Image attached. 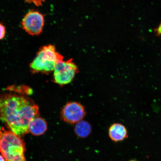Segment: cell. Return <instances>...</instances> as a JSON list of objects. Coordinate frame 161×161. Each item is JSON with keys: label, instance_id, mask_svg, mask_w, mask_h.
Returning <instances> with one entry per match:
<instances>
[{"label": "cell", "instance_id": "9", "mask_svg": "<svg viewBox=\"0 0 161 161\" xmlns=\"http://www.w3.org/2000/svg\"><path fill=\"white\" fill-rule=\"evenodd\" d=\"M75 124L74 131L78 137L85 138L91 134L92 127L89 122L82 120Z\"/></svg>", "mask_w": 161, "mask_h": 161}, {"label": "cell", "instance_id": "14", "mask_svg": "<svg viewBox=\"0 0 161 161\" xmlns=\"http://www.w3.org/2000/svg\"><path fill=\"white\" fill-rule=\"evenodd\" d=\"M129 161H137L136 160H134V159H132V160H130Z\"/></svg>", "mask_w": 161, "mask_h": 161}, {"label": "cell", "instance_id": "11", "mask_svg": "<svg viewBox=\"0 0 161 161\" xmlns=\"http://www.w3.org/2000/svg\"><path fill=\"white\" fill-rule=\"evenodd\" d=\"M6 34V29L4 26L0 23V40L3 39Z\"/></svg>", "mask_w": 161, "mask_h": 161}, {"label": "cell", "instance_id": "6", "mask_svg": "<svg viewBox=\"0 0 161 161\" xmlns=\"http://www.w3.org/2000/svg\"><path fill=\"white\" fill-rule=\"evenodd\" d=\"M86 115L85 108L76 102H68L61 112L62 119L70 124H74L82 120Z\"/></svg>", "mask_w": 161, "mask_h": 161}, {"label": "cell", "instance_id": "4", "mask_svg": "<svg viewBox=\"0 0 161 161\" xmlns=\"http://www.w3.org/2000/svg\"><path fill=\"white\" fill-rule=\"evenodd\" d=\"M78 72L77 66L72 59L59 60L54 70L53 81L60 86L66 85L72 82Z\"/></svg>", "mask_w": 161, "mask_h": 161}, {"label": "cell", "instance_id": "7", "mask_svg": "<svg viewBox=\"0 0 161 161\" xmlns=\"http://www.w3.org/2000/svg\"><path fill=\"white\" fill-rule=\"evenodd\" d=\"M108 134L110 139L114 142H121L128 136L125 126L119 123L112 125L108 129Z\"/></svg>", "mask_w": 161, "mask_h": 161}, {"label": "cell", "instance_id": "12", "mask_svg": "<svg viewBox=\"0 0 161 161\" xmlns=\"http://www.w3.org/2000/svg\"><path fill=\"white\" fill-rule=\"evenodd\" d=\"M154 31L156 35L158 36H161V22L158 27L154 30Z\"/></svg>", "mask_w": 161, "mask_h": 161}, {"label": "cell", "instance_id": "3", "mask_svg": "<svg viewBox=\"0 0 161 161\" xmlns=\"http://www.w3.org/2000/svg\"><path fill=\"white\" fill-rule=\"evenodd\" d=\"M63 59V56L56 52L55 46H43L30 64V69L33 73L49 74L54 71L58 61Z\"/></svg>", "mask_w": 161, "mask_h": 161}, {"label": "cell", "instance_id": "1", "mask_svg": "<svg viewBox=\"0 0 161 161\" xmlns=\"http://www.w3.org/2000/svg\"><path fill=\"white\" fill-rule=\"evenodd\" d=\"M38 106L23 96H0V119L10 130L21 137L29 132L31 121L39 114Z\"/></svg>", "mask_w": 161, "mask_h": 161}, {"label": "cell", "instance_id": "10", "mask_svg": "<svg viewBox=\"0 0 161 161\" xmlns=\"http://www.w3.org/2000/svg\"><path fill=\"white\" fill-rule=\"evenodd\" d=\"M26 3H33L37 7L42 6V3L45 2V0H25Z\"/></svg>", "mask_w": 161, "mask_h": 161}, {"label": "cell", "instance_id": "13", "mask_svg": "<svg viewBox=\"0 0 161 161\" xmlns=\"http://www.w3.org/2000/svg\"><path fill=\"white\" fill-rule=\"evenodd\" d=\"M0 161H5L4 158L1 155H0Z\"/></svg>", "mask_w": 161, "mask_h": 161}, {"label": "cell", "instance_id": "2", "mask_svg": "<svg viewBox=\"0 0 161 161\" xmlns=\"http://www.w3.org/2000/svg\"><path fill=\"white\" fill-rule=\"evenodd\" d=\"M25 143L10 130L0 128V153L5 161H26Z\"/></svg>", "mask_w": 161, "mask_h": 161}, {"label": "cell", "instance_id": "8", "mask_svg": "<svg viewBox=\"0 0 161 161\" xmlns=\"http://www.w3.org/2000/svg\"><path fill=\"white\" fill-rule=\"evenodd\" d=\"M47 130V124L43 118L36 117L29 126V132L34 136H40L45 133Z\"/></svg>", "mask_w": 161, "mask_h": 161}, {"label": "cell", "instance_id": "5", "mask_svg": "<svg viewBox=\"0 0 161 161\" xmlns=\"http://www.w3.org/2000/svg\"><path fill=\"white\" fill-rule=\"evenodd\" d=\"M21 25L26 33L31 36H39L43 31L45 19L42 14L31 11L24 16Z\"/></svg>", "mask_w": 161, "mask_h": 161}]
</instances>
